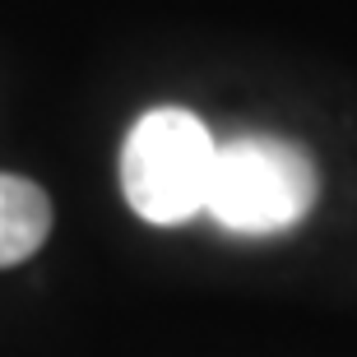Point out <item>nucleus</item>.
Instances as JSON below:
<instances>
[{
  "label": "nucleus",
  "mask_w": 357,
  "mask_h": 357,
  "mask_svg": "<svg viewBox=\"0 0 357 357\" xmlns=\"http://www.w3.org/2000/svg\"><path fill=\"white\" fill-rule=\"evenodd\" d=\"M320 199V172L311 153L278 135H237L213 153L204 213L232 237L292 232Z\"/></svg>",
  "instance_id": "f257e3e1"
},
{
  "label": "nucleus",
  "mask_w": 357,
  "mask_h": 357,
  "mask_svg": "<svg viewBox=\"0 0 357 357\" xmlns=\"http://www.w3.org/2000/svg\"><path fill=\"white\" fill-rule=\"evenodd\" d=\"M218 139L195 112L153 107L121 144V195L144 223L181 227L204 213Z\"/></svg>",
  "instance_id": "f03ea898"
},
{
  "label": "nucleus",
  "mask_w": 357,
  "mask_h": 357,
  "mask_svg": "<svg viewBox=\"0 0 357 357\" xmlns=\"http://www.w3.org/2000/svg\"><path fill=\"white\" fill-rule=\"evenodd\" d=\"M52 232V199L28 176L0 172V269L19 265Z\"/></svg>",
  "instance_id": "7ed1b4c3"
}]
</instances>
